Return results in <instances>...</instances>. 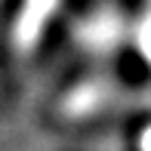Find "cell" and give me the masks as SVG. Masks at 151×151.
<instances>
[{"label": "cell", "mask_w": 151, "mask_h": 151, "mask_svg": "<svg viewBox=\"0 0 151 151\" xmlns=\"http://www.w3.org/2000/svg\"><path fill=\"white\" fill-rule=\"evenodd\" d=\"M133 105H151V93H145V96H139V102H133Z\"/></svg>", "instance_id": "cell-6"}, {"label": "cell", "mask_w": 151, "mask_h": 151, "mask_svg": "<svg viewBox=\"0 0 151 151\" xmlns=\"http://www.w3.org/2000/svg\"><path fill=\"white\" fill-rule=\"evenodd\" d=\"M136 40H139V52H142V59L151 65V0H148L145 16H142L139 25H136Z\"/></svg>", "instance_id": "cell-4"}, {"label": "cell", "mask_w": 151, "mask_h": 151, "mask_svg": "<svg viewBox=\"0 0 151 151\" xmlns=\"http://www.w3.org/2000/svg\"><path fill=\"white\" fill-rule=\"evenodd\" d=\"M139 148H142V151H151V127L142 133V145H139Z\"/></svg>", "instance_id": "cell-5"}, {"label": "cell", "mask_w": 151, "mask_h": 151, "mask_svg": "<svg viewBox=\"0 0 151 151\" xmlns=\"http://www.w3.org/2000/svg\"><path fill=\"white\" fill-rule=\"evenodd\" d=\"M56 9H59V0H25L22 3L16 25H12V43L19 52H28L40 40V34H43L46 22L52 19Z\"/></svg>", "instance_id": "cell-1"}, {"label": "cell", "mask_w": 151, "mask_h": 151, "mask_svg": "<svg viewBox=\"0 0 151 151\" xmlns=\"http://www.w3.org/2000/svg\"><path fill=\"white\" fill-rule=\"evenodd\" d=\"M99 105H111V93H108L102 83H86V86H80V90H74L71 96H68V102H65V114L80 117V114L96 111Z\"/></svg>", "instance_id": "cell-2"}, {"label": "cell", "mask_w": 151, "mask_h": 151, "mask_svg": "<svg viewBox=\"0 0 151 151\" xmlns=\"http://www.w3.org/2000/svg\"><path fill=\"white\" fill-rule=\"evenodd\" d=\"M80 37L83 40H90V43L96 46H108V43H114L117 40V25H108L105 19H99V22H90L86 28H80Z\"/></svg>", "instance_id": "cell-3"}]
</instances>
